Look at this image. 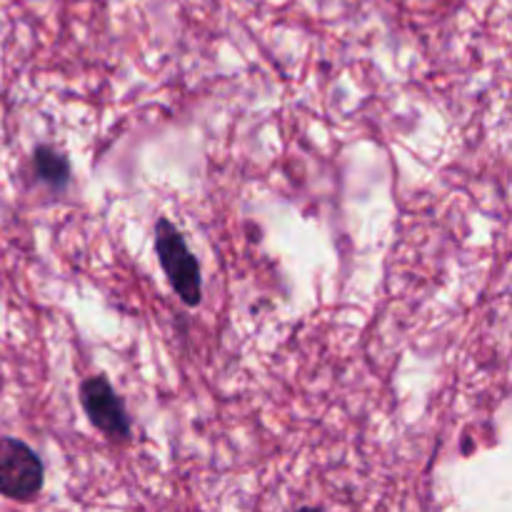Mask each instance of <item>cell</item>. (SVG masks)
<instances>
[{
  "instance_id": "6da1fadb",
  "label": "cell",
  "mask_w": 512,
  "mask_h": 512,
  "mask_svg": "<svg viewBox=\"0 0 512 512\" xmlns=\"http://www.w3.org/2000/svg\"><path fill=\"white\" fill-rule=\"evenodd\" d=\"M155 250L175 295L188 308H198L203 300V275H200L198 258L190 253L183 233L168 218H160L155 223Z\"/></svg>"
},
{
  "instance_id": "7a4b0ae2",
  "label": "cell",
  "mask_w": 512,
  "mask_h": 512,
  "mask_svg": "<svg viewBox=\"0 0 512 512\" xmlns=\"http://www.w3.org/2000/svg\"><path fill=\"white\" fill-rule=\"evenodd\" d=\"M45 468L28 443L0 438V495L15 503H30L43 490Z\"/></svg>"
},
{
  "instance_id": "3957f363",
  "label": "cell",
  "mask_w": 512,
  "mask_h": 512,
  "mask_svg": "<svg viewBox=\"0 0 512 512\" xmlns=\"http://www.w3.org/2000/svg\"><path fill=\"white\" fill-rule=\"evenodd\" d=\"M80 405L88 415L90 425L110 440L130 438V418L125 410L123 398L113 390L105 375H93L80 385Z\"/></svg>"
},
{
  "instance_id": "277c9868",
  "label": "cell",
  "mask_w": 512,
  "mask_h": 512,
  "mask_svg": "<svg viewBox=\"0 0 512 512\" xmlns=\"http://www.w3.org/2000/svg\"><path fill=\"white\" fill-rule=\"evenodd\" d=\"M35 175L50 188H65L70 183V160L50 145H38L33 153Z\"/></svg>"
}]
</instances>
